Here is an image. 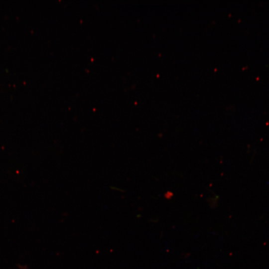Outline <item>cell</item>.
I'll use <instances>...</instances> for the list:
<instances>
[{"mask_svg":"<svg viewBox=\"0 0 269 269\" xmlns=\"http://www.w3.org/2000/svg\"><path fill=\"white\" fill-rule=\"evenodd\" d=\"M18 268L19 269H29L27 266H21V265H19L18 266Z\"/></svg>","mask_w":269,"mask_h":269,"instance_id":"cell-1","label":"cell"}]
</instances>
